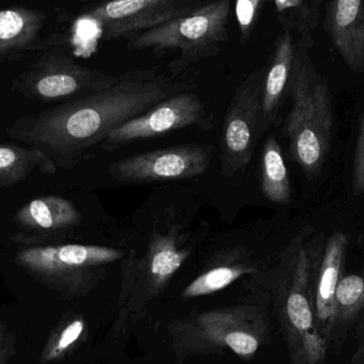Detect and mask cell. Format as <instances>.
<instances>
[{"mask_svg": "<svg viewBox=\"0 0 364 364\" xmlns=\"http://www.w3.org/2000/svg\"><path fill=\"white\" fill-rule=\"evenodd\" d=\"M192 89V85L166 78L153 70H130L100 91L15 119L6 134L17 142L36 147L58 168L70 170L126 122L175 94Z\"/></svg>", "mask_w": 364, "mask_h": 364, "instance_id": "6da1fadb", "label": "cell"}, {"mask_svg": "<svg viewBox=\"0 0 364 364\" xmlns=\"http://www.w3.org/2000/svg\"><path fill=\"white\" fill-rule=\"evenodd\" d=\"M326 239L304 227L280 252L264 279L290 355V364H324L327 342L316 328L312 287Z\"/></svg>", "mask_w": 364, "mask_h": 364, "instance_id": "7a4b0ae2", "label": "cell"}, {"mask_svg": "<svg viewBox=\"0 0 364 364\" xmlns=\"http://www.w3.org/2000/svg\"><path fill=\"white\" fill-rule=\"evenodd\" d=\"M192 232L176 220L157 222L147 243L130 250L122 264V282L113 322L115 339L124 337L146 316L149 307L168 288L192 255Z\"/></svg>", "mask_w": 364, "mask_h": 364, "instance_id": "3957f363", "label": "cell"}, {"mask_svg": "<svg viewBox=\"0 0 364 364\" xmlns=\"http://www.w3.org/2000/svg\"><path fill=\"white\" fill-rule=\"evenodd\" d=\"M311 34L299 36L294 68L289 85L292 108L284 122L290 158L308 179L321 174L333 143V94L328 80L318 72L310 50Z\"/></svg>", "mask_w": 364, "mask_h": 364, "instance_id": "277c9868", "label": "cell"}, {"mask_svg": "<svg viewBox=\"0 0 364 364\" xmlns=\"http://www.w3.org/2000/svg\"><path fill=\"white\" fill-rule=\"evenodd\" d=\"M168 336L178 364L191 356L223 352L252 359L269 340V323L262 307L242 304L174 320Z\"/></svg>", "mask_w": 364, "mask_h": 364, "instance_id": "5b68a950", "label": "cell"}, {"mask_svg": "<svg viewBox=\"0 0 364 364\" xmlns=\"http://www.w3.org/2000/svg\"><path fill=\"white\" fill-rule=\"evenodd\" d=\"M231 0H212L188 14L126 38L128 50H149L156 57L175 55L173 73L216 57L228 41Z\"/></svg>", "mask_w": 364, "mask_h": 364, "instance_id": "8992f818", "label": "cell"}, {"mask_svg": "<svg viewBox=\"0 0 364 364\" xmlns=\"http://www.w3.org/2000/svg\"><path fill=\"white\" fill-rule=\"evenodd\" d=\"M119 248L83 244L27 246L15 254L14 262L28 275L65 297L89 295L106 276V267L123 260Z\"/></svg>", "mask_w": 364, "mask_h": 364, "instance_id": "52a82bcc", "label": "cell"}, {"mask_svg": "<svg viewBox=\"0 0 364 364\" xmlns=\"http://www.w3.org/2000/svg\"><path fill=\"white\" fill-rule=\"evenodd\" d=\"M117 77L81 65L63 49L55 47L13 79L12 90L42 104L68 102L109 87Z\"/></svg>", "mask_w": 364, "mask_h": 364, "instance_id": "ba28073f", "label": "cell"}, {"mask_svg": "<svg viewBox=\"0 0 364 364\" xmlns=\"http://www.w3.org/2000/svg\"><path fill=\"white\" fill-rule=\"evenodd\" d=\"M267 68L254 70L235 89L223 125L220 173H243L262 136V91Z\"/></svg>", "mask_w": 364, "mask_h": 364, "instance_id": "9c48e42d", "label": "cell"}, {"mask_svg": "<svg viewBox=\"0 0 364 364\" xmlns=\"http://www.w3.org/2000/svg\"><path fill=\"white\" fill-rule=\"evenodd\" d=\"M212 125V115L201 98L191 91L181 92L113 130L98 149L113 153L132 143L182 128L198 126L209 129Z\"/></svg>", "mask_w": 364, "mask_h": 364, "instance_id": "30bf717a", "label": "cell"}, {"mask_svg": "<svg viewBox=\"0 0 364 364\" xmlns=\"http://www.w3.org/2000/svg\"><path fill=\"white\" fill-rule=\"evenodd\" d=\"M211 145L184 144L129 156L108 168L111 178L128 183L184 181L209 168Z\"/></svg>", "mask_w": 364, "mask_h": 364, "instance_id": "8fae6325", "label": "cell"}, {"mask_svg": "<svg viewBox=\"0 0 364 364\" xmlns=\"http://www.w3.org/2000/svg\"><path fill=\"white\" fill-rule=\"evenodd\" d=\"M199 0H108L85 11L80 18L97 27L105 41L127 38L159 27L198 8Z\"/></svg>", "mask_w": 364, "mask_h": 364, "instance_id": "7c38bea8", "label": "cell"}, {"mask_svg": "<svg viewBox=\"0 0 364 364\" xmlns=\"http://www.w3.org/2000/svg\"><path fill=\"white\" fill-rule=\"evenodd\" d=\"M81 220L82 214L70 199L58 195L36 197L13 216L18 232L10 240L21 245H46L47 242L78 226Z\"/></svg>", "mask_w": 364, "mask_h": 364, "instance_id": "4fadbf2b", "label": "cell"}, {"mask_svg": "<svg viewBox=\"0 0 364 364\" xmlns=\"http://www.w3.org/2000/svg\"><path fill=\"white\" fill-rule=\"evenodd\" d=\"M348 246V235L342 231H335L326 240L322 261L312 287V303L316 328L327 344L336 331V294L340 280L343 276Z\"/></svg>", "mask_w": 364, "mask_h": 364, "instance_id": "5bb4252c", "label": "cell"}, {"mask_svg": "<svg viewBox=\"0 0 364 364\" xmlns=\"http://www.w3.org/2000/svg\"><path fill=\"white\" fill-rule=\"evenodd\" d=\"M47 21L45 11L23 6L0 9V63L17 61L51 42L41 40Z\"/></svg>", "mask_w": 364, "mask_h": 364, "instance_id": "9a60e30c", "label": "cell"}, {"mask_svg": "<svg viewBox=\"0 0 364 364\" xmlns=\"http://www.w3.org/2000/svg\"><path fill=\"white\" fill-rule=\"evenodd\" d=\"M329 38L352 72L364 73V0H331L327 6Z\"/></svg>", "mask_w": 364, "mask_h": 364, "instance_id": "2e32d148", "label": "cell"}, {"mask_svg": "<svg viewBox=\"0 0 364 364\" xmlns=\"http://www.w3.org/2000/svg\"><path fill=\"white\" fill-rule=\"evenodd\" d=\"M296 50L297 40H295L294 33L289 30H282L276 40L273 55L265 70L263 81V134L276 123L284 98L288 97Z\"/></svg>", "mask_w": 364, "mask_h": 364, "instance_id": "e0dca14e", "label": "cell"}, {"mask_svg": "<svg viewBox=\"0 0 364 364\" xmlns=\"http://www.w3.org/2000/svg\"><path fill=\"white\" fill-rule=\"evenodd\" d=\"M260 273V267L248 257L243 248H233L215 265L205 269L181 292L183 299L207 296L224 290L244 276Z\"/></svg>", "mask_w": 364, "mask_h": 364, "instance_id": "ac0fdd59", "label": "cell"}, {"mask_svg": "<svg viewBox=\"0 0 364 364\" xmlns=\"http://www.w3.org/2000/svg\"><path fill=\"white\" fill-rule=\"evenodd\" d=\"M33 171L53 175L57 173L58 166L36 147L0 144V186L10 188L18 184Z\"/></svg>", "mask_w": 364, "mask_h": 364, "instance_id": "d6986e66", "label": "cell"}, {"mask_svg": "<svg viewBox=\"0 0 364 364\" xmlns=\"http://www.w3.org/2000/svg\"><path fill=\"white\" fill-rule=\"evenodd\" d=\"M261 190L267 200L288 205L292 200V188L282 146L275 136H267L261 157Z\"/></svg>", "mask_w": 364, "mask_h": 364, "instance_id": "ffe728a7", "label": "cell"}, {"mask_svg": "<svg viewBox=\"0 0 364 364\" xmlns=\"http://www.w3.org/2000/svg\"><path fill=\"white\" fill-rule=\"evenodd\" d=\"M336 329L364 328V277L359 274L342 276L336 294Z\"/></svg>", "mask_w": 364, "mask_h": 364, "instance_id": "44dd1931", "label": "cell"}, {"mask_svg": "<svg viewBox=\"0 0 364 364\" xmlns=\"http://www.w3.org/2000/svg\"><path fill=\"white\" fill-rule=\"evenodd\" d=\"M87 331V321L80 314L64 316L47 340L41 354V363H57L70 356L85 341Z\"/></svg>", "mask_w": 364, "mask_h": 364, "instance_id": "7402d4cb", "label": "cell"}, {"mask_svg": "<svg viewBox=\"0 0 364 364\" xmlns=\"http://www.w3.org/2000/svg\"><path fill=\"white\" fill-rule=\"evenodd\" d=\"M278 21L297 36L311 34L320 18L323 0H274Z\"/></svg>", "mask_w": 364, "mask_h": 364, "instance_id": "603a6c76", "label": "cell"}, {"mask_svg": "<svg viewBox=\"0 0 364 364\" xmlns=\"http://www.w3.org/2000/svg\"><path fill=\"white\" fill-rule=\"evenodd\" d=\"M262 4L263 0H235V15L242 45L247 44L252 38Z\"/></svg>", "mask_w": 364, "mask_h": 364, "instance_id": "cb8c5ba5", "label": "cell"}, {"mask_svg": "<svg viewBox=\"0 0 364 364\" xmlns=\"http://www.w3.org/2000/svg\"><path fill=\"white\" fill-rule=\"evenodd\" d=\"M352 186L355 196L364 194V113L359 124L358 136L355 147Z\"/></svg>", "mask_w": 364, "mask_h": 364, "instance_id": "d4e9b609", "label": "cell"}, {"mask_svg": "<svg viewBox=\"0 0 364 364\" xmlns=\"http://www.w3.org/2000/svg\"><path fill=\"white\" fill-rule=\"evenodd\" d=\"M15 344L14 333L6 322H0V364H8L14 355Z\"/></svg>", "mask_w": 364, "mask_h": 364, "instance_id": "484cf974", "label": "cell"}, {"mask_svg": "<svg viewBox=\"0 0 364 364\" xmlns=\"http://www.w3.org/2000/svg\"><path fill=\"white\" fill-rule=\"evenodd\" d=\"M352 363L354 364H364V341L360 344L356 353L353 355Z\"/></svg>", "mask_w": 364, "mask_h": 364, "instance_id": "4316f807", "label": "cell"}, {"mask_svg": "<svg viewBox=\"0 0 364 364\" xmlns=\"http://www.w3.org/2000/svg\"><path fill=\"white\" fill-rule=\"evenodd\" d=\"M79 1L89 2V1H95V0H79Z\"/></svg>", "mask_w": 364, "mask_h": 364, "instance_id": "83f0119b", "label": "cell"}]
</instances>
